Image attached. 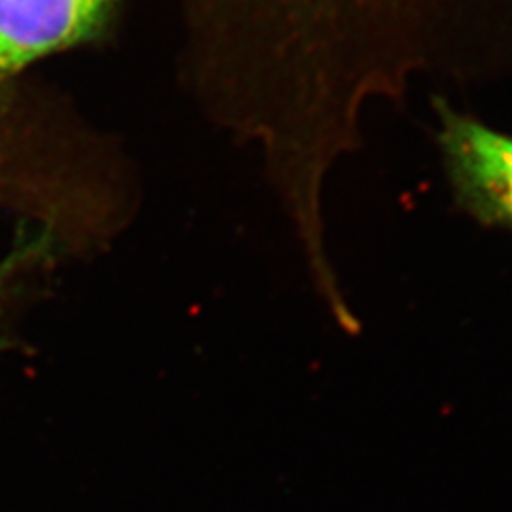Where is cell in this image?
Masks as SVG:
<instances>
[{"instance_id":"3957f363","label":"cell","mask_w":512,"mask_h":512,"mask_svg":"<svg viewBox=\"0 0 512 512\" xmlns=\"http://www.w3.org/2000/svg\"><path fill=\"white\" fill-rule=\"evenodd\" d=\"M118 0H0V82L95 37Z\"/></svg>"},{"instance_id":"6da1fadb","label":"cell","mask_w":512,"mask_h":512,"mask_svg":"<svg viewBox=\"0 0 512 512\" xmlns=\"http://www.w3.org/2000/svg\"><path fill=\"white\" fill-rule=\"evenodd\" d=\"M239 118L274 169L321 188L363 116L420 80L512 76V0H213Z\"/></svg>"},{"instance_id":"7a4b0ae2","label":"cell","mask_w":512,"mask_h":512,"mask_svg":"<svg viewBox=\"0 0 512 512\" xmlns=\"http://www.w3.org/2000/svg\"><path fill=\"white\" fill-rule=\"evenodd\" d=\"M435 139L459 207L473 219L512 230V133L433 97Z\"/></svg>"}]
</instances>
